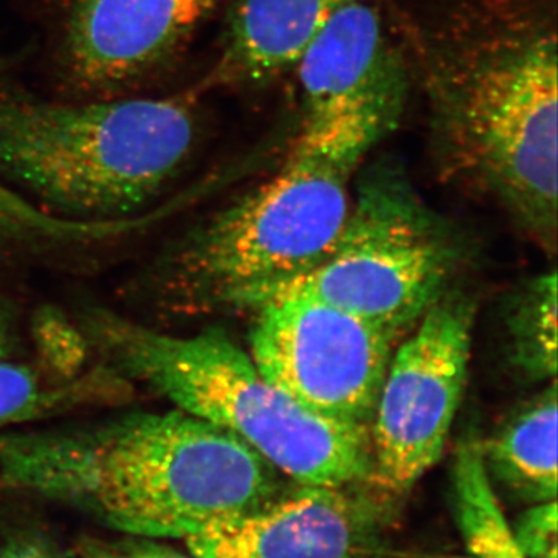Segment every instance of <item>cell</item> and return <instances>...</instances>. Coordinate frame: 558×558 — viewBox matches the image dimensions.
<instances>
[{
  "label": "cell",
  "instance_id": "10",
  "mask_svg": "<svg viewBox=\"0 0 558 558\" xmlns=\"http://www.w3.org/2000/svg\"><path fill=\"white\" fill-rule=\"evenodd\" d=\"M223 0H69L60 61L72 89L121 97L179 60Z\"/></svg>",
  "mask_w": 558,
  "mask_h": 558
},
{
  "label": "cell",
  "instance_id": "16",
  "mask_svg": "<svg viewBox=\"0 0 558 558\" xmlns=\"http://www.w3.org/2000/svg\"><path fill=\"white\" fill-rule=\"evenodd\" d=\"M505 325L512 365L529 380H556V271L531 279L510 299Z\"/></svg>",
  "mask_w": 558,
  "mask_h": 558
},
{
  "label": "cell",
  "instance_id": "4",
  "mask_svg": "<svg viewBox=\"0 0 558 558\" xmlns=\"http://www.w3.org/2000/svg\"><path fill=\"white\" fill-rule=\"evenodd\" d=\"M78 325L102 365L238 436L296 486L373 480L369 427L307 410L223 330L175 336L102 307L84 312Z\"/></svg>",
  "mask_w": 558,
  "mask_h": 558
},
{
  "label": "cell",
  "instance_id": "2",
  "mask_svg": "<svg viewBox=\"0 0 558 558\" xmlns=\"http://www.w3.org/2000/svg\"><path fill=\"white\" fill-rule=\"evenodd\" d=\"M0 486L128 534L183 539L288 488L244 440L174 407L3 433Z\"/></svg>",
  "mask_w": 558,
  "mask_h": 558
},
{
  "label": "cell",
  "instance_id": "5",
  "mask_svg": "<svg viewBox=\"0 0 558 558\" xmlns=\"http://www.w3.org/2000/svg\"><path fill=\"white\" fill-rule=\"evenodd\" d=\"M355 172L289 148L274 178L161 252L148 271L150 296L172 314L255 311L333 248Z\"/></svg>",
  "mask_w": 558,
  "mask_h": 558
},
{
  "label": "cell",
  "instance_id": "6",
  "mask_svg": "<svg viewBox=\"0 0 558 558\" xmlns=\"http://www.w3.org/2000/svg\"><path fill=\"white\" fill-rule=\"evenodd\" d=\"M459 258L446 220L422 201L398 161L380 159L363 172L333 248L269 299L312 296L400 336L447 293Z\"/></svg>",
  "mask_w": 558,
  "mask_h": 558
},
{
  "label": "cell",
  "instance_id": "15",
  "mask_svg": "<svg viewBox=\"0 0 558 558\" xmlns=\"http://www.w3.org/2000/svg\"><path fill=\"white\" fill-rule=\"evenodd\" d=\"M484 464L481 439L468 435L453 462L454 509L468 545L481 558H526L502 515Z\"/></svg>",
  "mask_w": 558,
  "mask_h": 558
},
{
  "label": "cell",
  "instance_id": "20",
  "mask_svg": "<svg viewBox=\"0 0 558 558\" xmlns=\"http://www.w3.org/2000/svg\"><path fill=\"white\" fill-rule=\"evenodd\" d=\"M0 558H64L58 550L38 539L20 538L0 550Z\"/></svg>",
  "mask_w": 558,
  "mask_h": 558
},
{
  "label": "cell",
  "instance_id": "8",
  "mask_svg": "<svg viewBox=\"0 0 558 558\" xmlns=\"http://www.w3.org/2000/svg\"><path fill=\"white\" fill-rule=\"evenodd\" d=\"M475 304L444 293L389 362L371 418L373 480L407 494L446 449L468 384Z\"/></svg>",
  "mask_w": 558,
  "mask_h": 558
},
{
  "label": "cell",
  "instance_id": "14",
  "mask_svg": "<svg viewBox=\"0 0 558 558\" xmlns=\"http://www.w3.org/2000/svg\"><path fill=\"white\" fill-rule=\"evenodd\" d=\"M130 381L108 366L58 380L40 368L9 359L0 362V435L69 411L124 398Z\"/></svg>",
  "mask_w": 558,
  "mask_h": 558
},
{
  "label": "cell",
  "instance_id": "7",
  "mask_svg": "<svg viewBox=\"0 0 558 558\" xmlns=\"http://www.w3.org/2000/svg\"><path fill=\"white\" fill-rule=\"evenodd\" d=\"M293 72L300 123L290 149L354 170L399 126L409 100V61L377 0L337 11Z\"/></svg>",
  "mask_w": 558,
  "mask_h": 558
},
{
  "label": "cell",
  "instance_id": "17",
  "mask_svg": "<svg viewBox=\"0 0 558 558\" xmlns=\"http://www.w3.org/2000/svg\"><path fill=\"white\" fill-rule=\"evenodd\" d=\"M113 233L109 222L57 218L0 180V247H89Z\"/></svg>",
  "mask_w": 558,
  "mask_h": 558
},
{
  "label": "cell",
  "instance_id": "13",
  "mask_svg": "<svg viewBox=\"0 0 558 558\" xmlns=\"http://www.w3.org/2000/svg\"><path fill=\"white\" fill-rule=\"evenodd\" d=\"M548 385L481 440L490 480L534 505L557 499V380Z\"/></svg>",
  "mask_w": 558,
  "mask_h": 558
},
{
  "label": "cell",
  "instance_id": "19",
  "mask_svg": "<svg viewBox=\"0 0 558 558\" xmlns=\"http://www.w3.org/2000/svg\"><path fill=\"white\" fill-rule=\"evenodd\" d=\"M557 501L537 502L521 517L513 537L526 558H545L556 549Z\"/></svg>",
  "mask_w": 558,
  "mask_h": 558
},
{
  "label": "cell",
  "instance_id": "9",
  "mask_svg": "<svg viewBox=\"0 0 558 558\" xmlns=\"http://www.w3.org/2000/svg\"><path fill=\"white\" fill-rule=\"evenodd\" d=\"M255 311L248 354L263 376L318 416L369 427L399 336L296 293Z\"/></svg>",
  "mask_w": 558,
  "mask_h": 558
},
{
  "label": "cell",
  "instance_id": "23",
  "mask_svg": "<svg viewBox=\"0 0 558 558\" xmlns=\"http://www.w3.org/2000/svg\"><path fill=\"white\" fill-rule=\"evenodd\" d=\"M84 558H138L132 548H87Z\"/></svg>",
  "mask_w": 558,
  "mask_h": 558
},
{
  "label": "cell",
  "instance_id": "18",
  "mask_svg": "<svg viewBox=\"0 0 558 558\" xmlns=\"http://www.w3.org/2000/svg\"><path fill=\"white\" fill-rule=\"evenodd\" d=\"M44 373L58 380L83 376L92 349L80 325L70 322L61 312L40 311L33 323Z\"/></svg>",
  "mask_w": 558,
  "mask_h": 558
},
{
  "label": "cell",
  "instance_id": "22",
  "mask_svg": "<svg viewBox=\"0 0 558 558\" xmlns=\"http://www.w3.org/2000/svg\"><path fill=\"white\" fill-rule=\"evenodd\" d=\"M135 556L138 558H191L183 556L178 550L167 548V546L156 545V543H142V545L132 546Z\"/></svg>",
  "mask_w": 558,
  "mask_h": 558
},
{
  "label": "cell",
  "instance_id": "1",
  "mask_svg": "<svg viewBox=\"0 0 558 558\" xmlns=\"http://www.w3.org/2000/svg\"><path fill=\"white\" fill-rule=\"evenodd\" d=\"M444 167L557 248V0H399Z\"/></svg>",
  "mask_w": 558,
  "mask_h": 558
},
{
  "label": "cell",
  "instance_id": "21",
  "mask_svg": "<svg viewBox=\"0 0 558 558\" xmlns=\"http://www.w3.org/2000/svg\"><path fill=\"white\" fill-rule=\"evenodd\" d=\"M16 347V333L13 330V319L5 303L0 299V362L13 359Z\"/></svg>",
  "mask_w": 558,
  "mask_h": 558
},
{
  "label": "cell",
  "instance_id": "3",
  "mask_svg": "<svg viewBox=\"0 0 558 558\" xmlns=\"http://www.w3.org/2000/svg\"><path fill=\"white\" fill-rule=\"evenodd\" d=\"M201 97L194 86L80 102L0 92V178L57 218H142L193 154Z\"/></svg>",
  "mask_w": 558,
  "mask_h": 558
},
{
  "label": "cell",
  "instance_id": "12",
  "mask_svg": "<svg viewBox=\"0 0 558 558\" xmlns=\"http://www.w3.org/2000/svg\"><path fill=\"white\" fill-rule=\"evenodd\" d=\"M354 0H231L215 64L196 84L259 89L295 70L337 11Z\"/></svg>",
  "mask_w": 558,
  "mask_h": 558
},
{
  "label": "cell",
  "instance_id": "11",
  "mask_svg": "<svg viewBox=\"0 0 558 558\" xmlns=\"http://www.w3.org/2000/svg\"><path fill=\"white\" fill-rule=\"evenodd\" d=\"M293 486L185 538L191 558H374L389 524L385 492Z\"/></svg>",
  "mask_w": 558,
  "mask_h": 558
}]
</instances>
